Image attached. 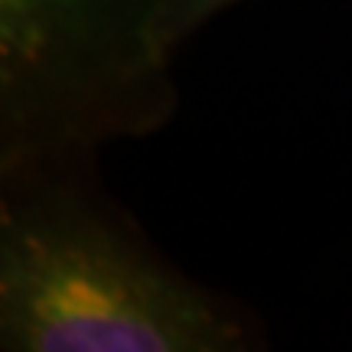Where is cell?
<instances>
[{"label":"cell","mask_w":352,"mask_h":352,"mask_svg":"<svg viewBox=\"0 0 352 352\" xmlns=\"http://www.w3.org/2000/svg\"><path fill=\"white\" fill-rule=\"evenodd\" d=\"M241 307L151 245L95 179V157L0 166V349L252 352Z\"/></svg>","instance_id":"obj_1"},{"label":"cell","mask_w":352,"mask_h":352,"mask_svg":"<svg viewBox=\"0 0 352 352\" xmlns=\"http://www.w3.org/2000/svg\"><path fill=\"white\" fill-rule=\"evenodd\" d=\"M173 111L164 0H0V166L98 157Z\"/></svg>","instance_id":"obj_2"},{"label":"cell","mask_w":352,"mask_h":352,"mask_svg":"<svg viewBox=\"0 0 352 352\" xmlns=\"http://www.w3.org/2000/svg\"><path fill=\"white\" fill-rule=\"evenodd\" d=\"M239 0H164V43L176 56V50L186 43L196 30L212 20L215 13L228 10Z\"/></svg>","instance_id":"obj_3"}]
</instances>
